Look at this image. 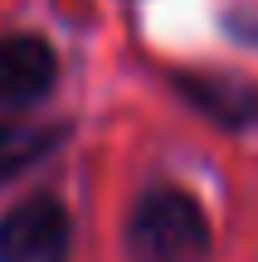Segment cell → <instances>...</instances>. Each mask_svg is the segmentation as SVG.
<instances>
[{
    "mask_svg": "<svg viewBox=\"0 0 258 262\" xmlns=\"http://www.w3.org/2000/svg\"><path fill=\"white\" fill-rule=\"evenodd\" d=\"M58 78V58L39 34L0 39V107H29L49 97Z\"/></svg>",
    "mask_w": 258,
    "mask_h": 262,
    "instance_id": "cell-3",
    "label": "cell"
},
{
    "mask_svg": "<svg viewBox=\"0 0 258 262\" xmlns=\"http://www.w3.org/2000/svg\"><path fill=\"white\" fill-rule=\"evenodd\" d=\"M64 141V126H34V122H0V180L29 170Z\"/></svg>",
    "mask_w": 258,
    "mask_h": 262,
    "instance_id": "cell-5",
    "label": "cell"
},
{
    "mask_svg": "<svg viewBox=\"0 0 258 262\" xmlns=\"http://www.w3.org/2000/svg\"><path fill=\"white\" fill-rule=\"evenodd\" d=\"M73 219L58 199L39 194L0 219V262H68Z\"/></svg>",
    "mask_w": 258,
    "mask_h": 262,
    "instance_id": "cell-2",
    "label": "cell"
},
{
    "mask_svg": "<svg viewBox=\"0 0 258 262\" xmlns=\"http://www.w3.org/2000/svg\"><path fill=\"white\" fill-rule=\"evenodd\" d=\"M132 262H205L210 257V219L185 189L156 185L136 199L127 219Z\"/></svg>",
    "mask_w": 258,
    "mask_h": 262,
    "instance_id": "cell-1",
    "label": "cell"
},
{
    "mask_svg": "<svg viewBox=\"0 0 258 262\" xmlns=\"http://www.w3.org/2000/svg\"><path fill=\"white\" fill-rule=\"evenodd\" d=\"M175 88L224 131H244L258 117V93L234 73H175Z\"/></svg>",
    "mask_w": 258,
    "mask_h": 262,
    "instance_id": "cell-4",
    "label": "cell"
}]
</instances>
